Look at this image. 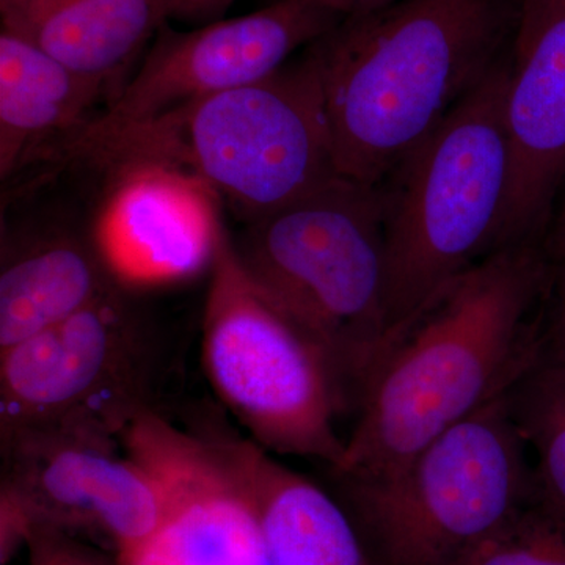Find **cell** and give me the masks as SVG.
Returning <instances> with one entry per match:
<instances>
[{
	"mask_svg": "<svg viewBox=\"0 0 565 565\" xmlns=\"http://www.w3.org/2000/svg\"><path fill=\"white\" fill-rule=\"evenodd\" d=\"M462 565H565V522L533 498Z\"/></svg>",
	"mask_w": 565,
	"mask_h": 565,
	"instance_id": "d6986e66",
	"label": "cell"
},
{
	"mask_svg": "<svg viewBox=\"0 0 565 565\" xmlns=\"http://www.w3.org/2000/svg\"><path fill=\"white\" fill-rule=\"evenodd\" d=\"M233 2L234 0H169V20L200 28L223 20Z\"/></svg>",
	"mask_w": 565,
	"mask_h": 565,
	"instance_id": "7402d4cb",
	"label": "cell"
},
{
	"mask_svg": "<svg viewBox=\"0 0 565 565\" xmlns=\"http://www.w3.org/2000/svg\"><path fill=\"white\" fill-rule=\"evenodd\" d=\"M544 321V355L565 363V259L556 263Z\"/></svg>",
	"mask_w": 565,
	"mask_h": 565,
	"instance_id": "44dd1931",
	"label": "cell"
},
{
	"mask_svg": "<svg viewBox=\"0 0 565 565\" xmlns=\"http://www.w3.org/2000/svg\"><path fill=\"white\" fill-rule=\"evenodd\" d=\"M236 444L270 565H367L355 523L326 490L255 441Z\"/></svg>",
	"mask_w": 565,
	"mask_h": 565,
	"instance_id": "e0dca14e",
	"label": "cell"
},
{
	"mask_svg": "<svg viewBox=\"0 0 565 565\" xmlns=\"http://www.w3.org/2000/svg\"><path fill=\"white\" fill-rule=\"evenodd\" d=\"M110 166L174 163L202 178L245 223L340 178L318 77L307 55L82 156Z\"/></svg>",
	"mask_w": 565,
	"mask_h": 565,
	"instance_id": "5b68a950",
	"label": "cell"
},
{
	"mask_svg": "<svg viewBox=\"0 0 565 565\" xmlns=\"http://www.w3.org/2000/svg\"><path fill=\"white\" fill-rule=\"evenodd\" d=\"M509 405L533 460L534 498L565 522V363L542 355Z\"/></svg>",
	"mask_w": 565,
	"mask_h": 565,
	"instance_id": "ac0fdd59",
	"label": "cell"
},
{
	"mask_svg": "<svg viewBox=\"0 0 565 565\" xmlns=\"http://www.w3.org/2000/svg\"><path fill=\"white\" fill-rule=\"evenodd\" d=\"M111 99L109 85L0 29V180L65 161Z\"/></svg>",
	"mask_w": 565,
	"mask_h": 565,
	"instance_id": "5bb4252c",
	"label": "cell"
},
{
	"mask_svg": "<svg viewBox=\"0 0 565 565\" xmlns=\"http://www.w3.org/2000/svg\"><path fill=\"white\" fill-rule=\"evenodd\" d=\"M147 348L120 286L73 318L0 351V438H117L147 411Z\"/></svg>",
	"mask_w": 565,
	"mask_h": 565,
	"instance_id": "ba28073f",
	"label": "cell"
},
{
	"mask_svg": "<svg viewBox=\"0 0 565 565\" xmlns=\"http://www.w3.org/2000/svg\"><path fill=\"white\" fill-rule=\"evenodd\" d=\"M508 0H397L305 47L338 172L384 184L498 62Z\"/></svg>",
	"mask_w": 565,
	"mask_h": 565,
	"instance_id": "7a4b0ae2",
	"label": "cell"
},
{
	"mask_svg": "<svg viewBox=\"0 0 565 565\" xmlns=\"http://www.w3.org/2000/svg\"><path fill=\"white\" fill-rule=\"evenodd\" d=\"M0 490L46 525L122 555L161 525L154 479L121 440L77 433H25L2 438Z\"/></svg>",
	"mask_w": 565,
	"mask_h": 565,
	"instance_id": "8fae6325",
	"label": "cell"
},
{
	"mask_svg": "<svg viewBox=\"0 0 565 565\" xmlns=\"http://www.w3.org/2000/svg\"><path fill=\"white\" fill-rule=\"evenodd\" d=\"M323 9L333 11L338 17H360V14L373 13L385 7L392 6L397 0H311Z\"/></svg>",
	"mask_w": 565,
	"mask_h": 565,
	"instance_id": "603a6c76",
	"label": "cell"
},
{
	"mask_svg": "<svg viewBox=\"0 0 565 565\" xmlns=\"http://www.w3.org/2000/svg\"><path fill=\"white\" fill-rule=\"evenodd\" d=\"M552 256L539 243L493 253L385 345L364 379L356 422L332 475L362 481L511 392L544 355Z\"/></svg>",
	"mask_w": 565,
	"mask_h": 565,
	"instance_id": "6da1fadb",
	"label": "cell"
},
{
	"mask_svg": "<svg viewBox=\"0 0 565 565\" xmlns=\"http://www.w3.org/2000/svg\"><path fill=\"white\" fill-rule=\"evenodd\" d=\"M114 184L93 241L118 285L152 288L196 277L214 266L223 225L217 193L174 163H110Z\"/></svg>",
	"mask_w": 565,
	"mask_h": 565,
	"instance_id": "7c38bea8",
	"label": "cell"
},
{
	"mask_svg": "<svg viewBox=\"0 0 565 565\" xmlns=\"http://www.w3.org/2000/svg\"><path fill=\"white\" fill-rule=\"evenodd\" d=\"M341 20L311 0H277L266 9L188 32L163 25L139 68L66 161L218 93L270 76L294 52L310 46Z\"/></svg>",
	"mask_w": 565,
	"mask_h": 565,
	"instance_id": "9c48e42d",
	"label": "cell"
},
{
	"mask_svg": "<svg viewBox=\"0 0 565 565\" xmlns=\"http://www.w3.org/2000/svg\"><path fill=\"white\" fill-rule=\"evenodd\" d=\"M508 81L509 63L498 61L384 182L385 345L457 278L500 252L511 178Z\"/></svg>",
	"mask_w": 565,
	"mask_h": 565,
	"instance_id": "3957f363",
	"label": "cell"
},
{
	"mask_svg": "<svg viewBox=\"0 0 565 565\" xmlns=\"http://www.w3.org/2000/svg\"><path fill=\"white\" fill-rule=\"evenodd\" d=\"M117 286L93 237L51 232L3 239L0 351L65 322Z\"/></svg>",
	"mask_w": 565,
	"mask_h": 565,
	"instance_id": "2e32d148",
	"label": "cell"
},
{
	"mask_svg": "<svg viewBox=\"0 0 565 565\" xmlns=\"http://www.w3.org/2000/svg\"><path fill=\"white\" fill-rule=\"evenodd\" d=\"M28 550L31 565H118L87 541L46 525H32Z\"/></svg>",
	"mask_w": 565,
	"mask_h": 565,
	"instance_id": "ffe728a7",
	"label": "cell"
},
{
	"mask_svg": "<svg viewBox=\"0 0 565 565\" xmlns=\"http://www.w3.org/2000/svg\"><path fill=\"white\" fill-rule=\"evenodd\" d=\"M546 250L552 256L553 262L561 263L565 259V202L561 207L559 215H557L553 232L546 241Z\"/></svg>",
	"mask_w": 565,
	"mask_h": 565,
	"instance_id": "cb8c5ba5",
	"label": "cell"
},
{
	"mask_svg": "<svg viewBox=\"0 0 565 565\" xmlns=\"http://www.w3.org/2000/svg\"><path fill=\"white\" fill-rule=\"evenodd\" d=\"M236 441L184 433L151 408L129 424L122 448L154 479L163 516L118 565H270Z\"/></svg>",
	"mask_w": 565,
	"mask_h": 565,
	"instance_id": "30bf717a",
	"label": "cell"
},
{
	"mask_svg": "<svg viewBox=\"0 0 565 565\" xmlns=\"http://www.w3.org/2000/svg\"><path fill=\"white\" fill-rule=\"evenodd\" d=\"M509 393L396 470L362 481L338 479L356 531L382 565H462L533 500V460Z\"/></svg>",
	"mask_w": 565,
	"mask_h": 565,
	"instance_id": "8992f818",
	"label": "cell"
},
{
	"mask_svg": "<svg viewBox=\"0 0 565 565\" xmlns=\"http://www.w3.org/2000/svg\"><path fill=\"white\" fill-rule=\"evenodd\" d=\"M203 363L218 399L256 445L330 470L341 463L343 386L321 349L252 280L226 230L204 305Z\"/></svg>",
	"mask_w": 565,
	"mask_h": 565,
	"instance_id": "52a82bcc",
	"label": "cell"
},
{
	"mask_svg": "<svg viewBox=\"0 0 565 565\" xmlns=\"http://www.w3.org/2000/svg\"><path fill=\"white\" fill-rule=\"evenodd\" d=\"M505 122L511 178L500 250L537 243L565 180V0H519Z\"/></svg>",
	"mask_w": 565,
	"mask_h": 565,
	"instance_id": "4fadbf2b",
	"label": "cell"
},
{
	"mask_svg": "<svg viewBox=\"0 0 565 565\" xmlns=\"http://www.w3.org/2000/svg\"><path fill=\"white\" fill-rule=\"evenodd\" d=\"M385 212L384 184L340 177L233 241L255 285L321 349L353 407L388 337Z\"/></svg>",
	"mask_w": 565,
	"mask_h": 565,
	"instance_id": "277c9868",
	"label": "cell"
},
{
	"mask_svg": "<svg viewBox=\"0 0 565 565\" xmlns=\"http://www.w3.org/2000/svg\"><path fill=\"white\" fill-rule=\"evenodd\" d=\"M3 31L82 76L109 85L125 74L169 21V0H0Z\"/></svg>",
	"mask_w": 565,
	"mask_h": 565,
	"instance_id": "9a60e30c",
	"label": "cell"
}]
</instances>
